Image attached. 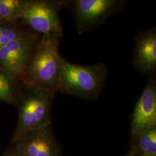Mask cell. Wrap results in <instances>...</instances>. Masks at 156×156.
I'll return each instance as SVG.
<instances>
[{"label":"cell","mask_w":156,"mask_h":156,"mask_svg":"<svg viewBox=\"0 0 156 156\" xmlns=\"http://www.w3.org/2000/svg\"><path fill=\"white\" fill-rule=\"evenodd\" d=\"M144 156H146V155H144Z\"/></svg>","instance_id":"obj_15"},{"label":"cell","mask_w":156,"mask_h":156,"mask_svg":"<svg viewBox=\"0 0 156 156\" xmlns=\"http://www.w3.org/2000/svg\"><path fill=\"white\" fill-rule=\"evenodd\" d=\"M108 67L104 62L81 66L60 60L58 91L85 99H97L106 82Z\"/></svg>","instance_id":"obj_3"},{"label":"cell","mask_w":156,"mask_h":156,"mask_svg":"<svg viewBox=\"0 0 156 156\" xmlns=\"http://www.w3.org/2000/svg\"><path fill=\"white\" fill-rule=\"evenodd\" d=\"M133 66L140 73L154 76L156 71V28L140 32L135 38Z\"/></svg>","instance_id":"obj_9"},{"label":"cell","mask_w":156,"mask_h":156,"mask_svg":"<svg viewBox=\"0 0 156 156\" xmlns=\"http://www.w3.org/2000/svg\"><path fill=\"white\" fill-rule=\"evenodd\" d=\"M55 94L49 90L23 83L15 103L18 119L12 143L29 131L51 125V109Z\"/></svg>","instance_id":"obj_2"},{"label":"cell","mask_w":156,"mask_h":156,"mask_svg":"<svg viewBox=\"0 0 156 156\" xmlns=\"http://www.w3.org/2000/svg\"><path fill=\"white\" fill-rule=\"evenodd\" d=\"M66 5V1L63 0H26L20 21L41 35L51 34L62 38L60 12Z\"/></svg>","instance_id":"obj_4"},{"label":"cell","mask_w":156,"mask_h":156,"mask_svg":"<svg viewBox=\"0 0 156 156\" xmlns=\"http://www.w3.org/2000/svg\"><path fill=\"white\" fill-rule=\"evenodd\" d=\"M14 144L23 156H57L51 125L23 135Z\"/></svg>","instance_id":"obj_8"},{"label":"cell","mask_w":156,"mask_h":156,"mask_svg":"<svg viewBox=\"0 0 156 156\" xmlns=\"http://www.w3.org/2000/svg\"><path fill=\"white\" fill-rule=\"evenodd\" d=\"M140 147L146 156H156V128L152 127L139 134Z\"/></svg>","instance_id":"obj_13"},{"label":"cell","mask_w":156,"mask_h":156,"mask_svg":"<svg viewBox=\"0 0 156 156\" xmlns=\"http://www.w3.org/2000/svg\"><path fill=\"white\" fill-rule=\"evenodd\" d=\"M29 28L20 21L9 22L0 20V50L3 46L17 36L27 31Z\"/></svg>","instance_id":"obj_12"},{"label":"cell","mask_w":156,"mask_h":156,"mask_svg":"<svg viewBox=\"0 0 156 156\" xmlns=\"http://www.w3.org/2000/svg\"><path fill=\"white\" fill-rule=\"evenodd\" d=\"M126 3L124 0H73L66 1V7L72 10L77 33L82 35L120 11Z\"/></svg>","instance_id":"obj_5"},{"label":"cell","mask_w":156,"mask_h":156,"mask_svg":"<svg viewBox=\"0 0 156 156\" xmlns=\"http://www.w3.org/2000/svg\"><path fill=\"white\" fill-rule=\"evenodd\" d=\"M41 35L28 30L0 50V68L22 82L25 71Z\"/></svg>","instance_id":"obj_6"},{"label":"cell","mask_w":156,"mask_h":156,"mask_svg":"<svg viewBox=\"0 0 156 156\" xmlns=\"http://www.w3.org/2000/svg\"><path fill=\"white\" fill-rule=\"evenodd\" d=\"M61 39L51 34L41 35L25 71L23 83L55 94L58 91Z\"/></svg>","instance_id":"obj_1"},{"label":"cell","mask_w":156,"mask_h":156,"mask_svg":"<svg viewBox=\"0 0 156 156\" xmlns=\"http://www.w3.org/2000/svg\"><path fill=\"white\" fill-rule=\"evenodd\" d=\"M23 83L0 68V101L15 105Z\"/></svg>","instance_id":"obj_10"},{"label":"cell","mask_w":156,"mask_h":156,"mask_svg":"<svg viewBox=\"0 0 156 156\" xmlns=\"http://www.w3.org/2000/svg\"><path fill=\"white\" fill-rule=\"evenodd\" d=\"M5 156H23L19 151H17L16 149V151L13 152V153H9L8 154H6Z\"/></svg>","instance_id":"obj_14"},{"label":"cell","mask_w":156,"mask_h":156,"mask_svg":"<svg viewBox=\"0 0 156 156\" xmlns=\"http://www.w3.org/2000/svg\"><path fill=\"white\" fill-rule=\"evenodd\" d=\"M26 0H0V20L19 22Z\"/></svg>","instance_id":"obj_11"},{"label":"cell","mask_w":156,"mask_h":156,"mask_svg":"<svg viewBox=\"0 0 156 156\" xmlns=\"http://www.w3.org/2000/svg\"><path fill=\"white\" fill-rule=\"evenodd\" d=\"M156 81L151 76L134 109L131 127L134 135H139L156 126Z\"/></svg>","instance_id":"obj_7"}]
</instances>
